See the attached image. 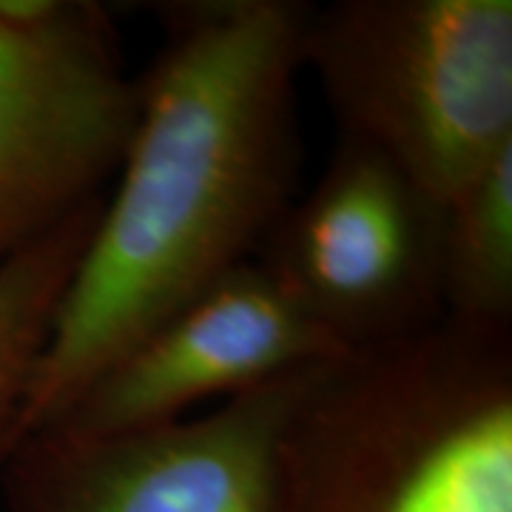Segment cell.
<instances>
[{
  "label": "cell",
  "instance_id": "6da1fadb",
  "mask_svg": "<svg viewBox=\"0 0 512 512\" xmlns=\"http://www.w3.org/2000/svg\"><path fill=\"white\" fill-rule=\"evenodd\" d=\"M302 0H174L140 111L60 302L23 419L35 433L103 367L254 259L299 194ZM20 436V439H23Z\"/></svg>",
  "mask_w": 512,
  "mask_h": 512
},
{
  "label": "cell",
  "instance_id": "7a4b0ae2",
  "mask_svg": "<svg viewBox=\"0 0 512 512\" xmlns=\"http://www.w3.org/2000/svg\"><path fill=\"white\" fill-rule=\"evenodd\" d=\"M285 512H512V333L441 319L316 367Z\"/></svg>",
  "mask_w": 512,
  "mask_h": 512
},
{
  "label": "cell",
  "instance_id": "3957f363",
  "mask_svg": "<svg viewBox=\"0 0 512 512\" xmlns=\"http://www.w3.org/2000/svg\"><path fill=\"white\" fill-rule=\"evenodd\" d=\"M299 60L339 137L441 202L512 146L510 0L308 3Z\"/></svg>",
  "mask_w": 512,
  "mask_h": 512
},
{
  "label": "cell",
  "instance_id": "277c9868",
  "mask_svg": "<svg viewBox=\"0 0 512 512\" xmlns=\"http://www.w3.org/2000/svg\"><path fill=\"white\" fill-rule=\"evenodd\" d=\"M137 111L103 3L0 0V265L106 197Z\"/></svg>",
  "mask_w": 512,
  "mask_h": 512
},
{
  "label": "cell",
  "instance_id": "5b68a950",
  "mask_svg": "<svg viewBox=\"0 0 512 512\" xmlns=\"http://www.w3.org/2000/svg\"><path fill=\"white\" fill-rule=\"evenodd\" d=\"M441 220L444 202L399 165L336 137L254 259L348 353L379 348L444 319Z\"/></svg>",
  "mask_w": 512,
  "mask_h": 512
},
{
  "label": "cell",
  "instance_id": "8992f818",
  "mask_svg": "<svg viewBox=\"0 0 512 512\" xmlns=\"http://www.w3.org/2000/svg\"><path fill=\"white\" fill-rule=\"evenodd\" d=\"M319 367V365H316ZM197 419L128 433L35 430L0 467L6 512H285L288 430L316 370Z\"/></svg>",
  "mask_w": 512,
  "mask_h": 512
},
{
  "label": "cell",
  "instance_id": "52a82bcc",
  "mask_svg": "<svg viewBox=\"0 0 512 512\" xmlns=\"http://www.w3.org/2000/svg\"><path fill=\"white\" fill-rule=\"evenodd\" d=\"M342 356L348 350L248 259L109 362L40 430L103 436L160 427L205 399H234Z\"/></svg>",
  "mask_w": 512,
  "mask_h": 512
},
{
  "label": "cell",
  "instance_id": "ba28073f",
  "mask_svg": "<svg viewBox=\"0 0 512 512\" xmlns=\"http://www.w3.org/2000/svg\"><path fill=\"white\" fill-rule=\"evenodd\" d=\"M103 200L83 205L0 265V467L23 436L37 367Z\"/></svg>",
  "mask_w": 512,
  "mask_h": 512
},
{
  "label": "cell",
  "instance_id": "9c48e42d",
  "mask_svg": "<svg viewBox=\"0 0 512 512\" xmlns=\"http://www.w3.org/2000/svg\"><path fill=\"white\" fill-rule=\"evenodd\" d=\"M444 322L512 333V146L444 200Z\"/></svg>",
  "mask_w": 512,
  "mask_h": 512
}]
</instances>
